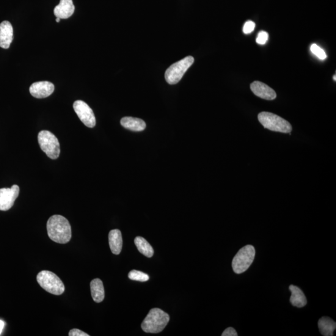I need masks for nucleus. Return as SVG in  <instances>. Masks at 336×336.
Instances as JSON below:
<instances>
[{"instance_id":"1","label":"nucleus","mask_w":336,"mask_h":336,"mask_svg":"<svg viewBox=\"0 0 336 336\" xmlns=\"http://www.w3.org/2000/svg\"><path fill=\"white\" fill-rule=\"evenodd\" d=\"M49 238L56 243L64 244L72 237L71 226L68 220L60 215H54L47 222Z\"/></svg>"},{"instance_id":"2","label":"nucleus","mask_w":336,"mask_h":336,"mask_svg":"<svg viewBox=\"0 0 336 336\" xmlns=\"http://www.w3.org/2000/svg\"><path fill=\"white\" fill-rule=\"evenodd\" d=\"M170 316L159 308H153L143 320L142 328L147 333L161 332L169 323Z\"/></svg>"},{"instance_id":"3","label":"nucleus","mask_w":336,"mask_h":336,"mask_svg":"<svg viewBox=\"0 0 336 336\" xmlns=\"http://www.w3.org/2000/svg\"><path fill=\"white\" fill-rule=\"evenodd\" d=\"M258 119L263 127L269 130L283 133H290L292 131V126L288 121L272 113L261 112L258 115Z\"/></svg>"},{"instance_id":"4","label":"nucleus","mask_w":336,"mask_h":336,"mask_svg":"<svg viewBox=\"0 0 336 336\" xmlns=\"http://www.w3.org/2000/svg\"><path fill=\"white\" fill-rule=\"evenodd\" d=\"M37 282L44 290L54 295H60L65 291V286L60 278L54 273L44 271L37 275Z\"/></svg>"},{"instance_id":"5","label":"nucleus","mask_w":336,"mask_h":336,"mask_svg":"<svg viewBox=\"0 0 336 336\" xmlns=\"http://www.w3.org/2000/svg\"><path fill=\"white\" fill-rule=\"evenodd\" d=\"M255 257V249L251 245L242 247L232 260V268L237 274H241L247 271L252 265Z\"/></svg>"},{"instance_id":"6","label":"nucleus","mask_w":336,"mask_h":336,"mask_svg":"<svg viewBox=\"0 0 336 336\" xmlns=\"http://www.w3.org/2000/svg\"><path fill=\"white\" fill-rule=\"evenodd\" d=\"M38 142L41 150L52 159L59 158L60 149L58 139L53 133L48 130H43L38 134Z\"/></svg>"},{"instance_id":"7","label":"nucleus","mask_w":336,"mask_h":336,"mask_svg":"<svg viewBox=\"0 0 336 336\" xmlns=\"http://www.w3.org/2000/svg\"><path fill=\"white\" fill-rule=\"evenodd\" d=\"M194 62L193 57L187 56L171 65L165 73V79L167 83L171 85L178 83L186 72L193 64Z\"/></svg>"},{"instance_id":"8","label":"nucleus","mask_w":336,"mask_h":336,"mask_svg":"<svg viewBox=\"0 0 336 336\" xmlns=\"http://www.w3.org/2000/svg\"><path fill=\"white\" fill-rule=\"evenodd\" d=\"M74 111L84 125L89 128H93L96 125V119L93 110L82 100H77L73 105Z\"/></svg>"},{"instance_id":"9","label":"nucleus","mask_w":336,"mask_h":336,"mask_svg":"<svg viewBox=\"0 0 336 336\" xmlns=\"http://www.w3.org/2000/svg\"><path fill=\"white\" fill-rule=\"evenodd\" d=\"M19 193L20 188L16 184L11 188L0 189V211H7L12 208Z\"/></svg>"},{"instance_id":"10","label":"nucleus","mask_w":336,"mask_h":336,"mask_svg":"<svg viewBox=\"0 0 336 336\" xmlns=\"http://www.w3.org/2000/svg\"><path fill=\"white\" fill-rule=\"evenodd\" d=\"M54 90V84L48 81L35 82L29 88L30 93L37 98L48 97L53 93Z\"/></svg>"},{"instance_id":"11","label":"nucleus","mask_w":336,"mask_h":336,"mask_svg":"<svg viewBox=\"0 0 336 336\" xmlns=\"http://www.w3.org/2000/svg\"><path fill=\"white\" fill-rule=\"evenodd\" d=\"M250 89L255 95L265 100H272L277 97V93L274 89L260 81L252 82Z\"/></svg>"},{"instance_id":"12","label":"nucleus","mask_w":336,"mask_h":336,"mask_svg":"<svg viewBox=\"0 0 336 336\" xmlns=\"http://www.w3.org/2000/svg\"><path fill=\"white\" fill-rule=\"evenodd\" d=\"M13 40V28L9 21H4L0 24V47L4 49L10 48Z\"/></svg>"},{"instance_id":"13","label":"nucleus","mask_w":336,"mask_h":336,"mask_svg":"<svg viewBox=\"0 0 336 336\" xmlns=\"http://www.w3.org/2000/svg\"><path fill=\"white\" fill-rule=\"evenodd\" d=\"M75 7L73 0H60L59 4L55 7L54 13L57 18L68 19L73 15Z\"/></svg>"},{"instance_id":"14","label":"nucleus","mask_w":336,"mask_h":336,"mask_svg":"<svg viewBox=\"0 0 336 336\" xmlns=\"http://www.w3.org/2000/svg\"><path fill=\"white\" fill-rule=\"evenodd\" d=\"M109 241L110 250L114 254L119 255L122 251L123 240L122 233L118 229L110 231L109 234Z\"/></svg>"},{"instance_id":"15","label":"nucleus","mask_w":336,"mask_h":336,"mask_svg":"<svg viewBox=\"0 0 336 336\" xmlns=\"http://www.w3.org/2000/svg\"><path fill=\"white\" fill-rule=\"evenodd\" d=\"M290 290L291 292L290 302L293 307L303 308L307 304V299L304 292L296 286L290 285Z\"/></svg>"},{"instance_id":"16","label":"nucleus","mask_w":336,"mask_h":336,"mask_svg":"<svg viewBox=\"0 0 336 336\" xmlns=\"http://www.w3.org/2000/svg\"><path fill=\"white\" fill-rule=\"evenodd\" d=\"M121 125L124 128L133 131H142L146 128V123L140 118L133 117H123L121 120Z\"/></svg>"},{"instance_id":"17","label":"nucleus","mask_w":336,"mask_h":336,"mask_svg":"<svg viewBox=\"0 0 336 336\" xmlns=\"http://www.w3.org/2000/svg\"><path fill=\"white\" fill-rule=\"evenodd\" d=\"M92 297L96 303H101L105 297V290L103 282L99 278H95L90 283Z\"/></svg>"},{"instance_id":"18","label":"nucleus","mask_w":336,"mask_h":336,"mask_svg":"<svg viewBox=\"0 0 336 336\" xmlns=\"http://www.w3.org/2000/svg\"><path fill=\"white\" fill-rule=\"evenodd\" d=\"M318 327L321 334L324 336H332L336 328L335 322L328 317H323L319 319Z\"/></svg>"},{"instance_id":"19","label":"nucleus","mask_w":336,"mask_h":336,"mask_svg":"<svg viewBox=\"0 0 336 336\" xmlns=\"http://www.w3.org/2000/svg\"><path fill=\"white\" fill-rule=\"evenodd\" d=\"M135 244L139 251L148 258L153 257L154 250L151 245L142 237H137L135 239Z\"/></svg>"},{"instance_id":"20","label":"nucleus","mask_w":336,"mask_h":336,"mask_svg":"<svg viewBox=\"0 0 336 336\" xmlns=\"http://www.w3.org/2000/svg\"><path fill=\"white\" fill-rule=\"evenodd\" d=\"M128 278L131 280L139 281V282H145L149 280L148 275L142 272L138 271H132L128 274Z\"/></svg>"},{"instance_id":"21","label":"nucleus","mask_w":336,"mask_h":336,"mask_svg":"<svg viewBox=\"0 0 336 336\" xmlns=\"http://www.w3.org/2000/svg\"><path fill=\"white\" fill-rule=\"evenodd\" d=\"M311 51L312 52L313 54L318 57L319 59L324 60L326 58V54L323 49H322L320 47H319L316 44H313L311 46Z\"/></svg>"},{"instance_id":"22","label":"nucleus","mask_w":336,"mask_h":336,"mask_svg":"<svg viewBox=\"0 0 336 336\" xmlns=\"http://www.w3.org/2000/svg\"><path fill=\"white\" fill-rule=\"evenodd\" d=\"M268 40V34L265 31H260L258 33L257 36V40H256V42H257L258 45H263L266 44L267 41Z\"/></svg>"},{"instance_id":"23","label":"nucleus","mask_w":336,"mask_h":336,"mask_svg":"<svg viewBox=\"0 0 336 336\" xmlns=\"http://www.w3.org/2000/svg\"><path fill=\"white\" fill-rule=\"evenodd\" d=\"M255 24L252 21H248L245 23L243 27V31L245 34H250L255 29Z\"/></svg>"},{"instance_id":"24","label":"nucleus","mask_w":336,"mask_h":336,"mask_svg":"<svg viewBox=\"0 0 336 336\" xmlns=\"http://www.w3.org/2000/svg\"><path fill=\"white\" fill-rule=\"evenodd\" d=\"M69 335L70 336H89V334H87L82 330L78 329H73L70 330L69 332Z\"/></svg>"},{"instance_id":"25","label":"nucleus","mask_w":336,"mask_h":336,"mask_svg":"<svg viewBox=\"0 0 336 336\" xmlns=\"http://www.w3.org/2000/svg\"><path fill=\"white\" fill-rule=\"evenodd\" d=\"M238 334L233 327H228L223 332L222 336H238Z\"/></svg>"},{"instance_id":"26","label":"nucleus","mask_w":336,"mask_h":336,"mask_svg":"<svg viewBox=\"0 0 336 336\" xmlns=\"http://www.w3.org/2000/svg\"><path fill=\"white\" fill-rule=\"evenodd\" d=\"M5 326V323L4 321L0 320V334H2L3 329H4Z\"/></svg>"},{"instance_id":"27","label":"nucleus","mask_w":336,"mask_h":336,"mask_svg":"<svg viewBox=\"0 0 336 336\" xmlns=\"http://www.w3.org/2000/svg\"><path fill=\"white\" fill-rule=\"evenodd\" d=\"M56 21L57 22V23H59L60 19L59 18H57Z\"/></svg>"},{"instance_id":"28","label":"nucleus","mask_w":336,"mask_h":336,"mask_svg":"<svg viewBox=\"0 0 336 336\" xmlns=\"http://www.w3.org/2000/svg\"><path fill=\"white\" fill-rule=\"evenodd\" d=\"M336 78L335 75H334V76H333V79H334L335 81H336V78Z\"/></svg>"}]
</instances>
